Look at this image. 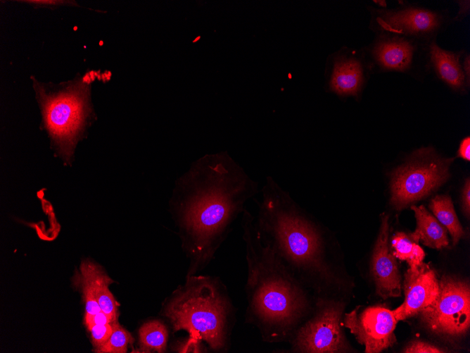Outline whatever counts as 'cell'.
Listing matches in <instances>:
<instances>
[{
    "label": "cell",
    "mask_w": 470,
    "mask_h": 353,
    "mask_svg": "<svg viewBox=\"0 0 470 353\" xmlns=\"http://www.w3.org/2000/svg\"><path fill=\"white\" fill-rule=\"evenodd\" d=\"M444 19L438 11L416 6L376 9L374 16V25L382 34L413 40L434 36L443 27Z\"/></svg>",
    "instance_id": "obj_10"
},
{
    "label": "cell",
    "mask_w": 470,
    "mask_h": 353,
    "mask_svg": "<svg viewBox=\"0 0 470 353\" xmlns=\"http://www.w3.org/2000/svg\"><path fill=\"white\" fill-rule=\"evenodd\" d=\"M398 321L393 311L380 306L361 309L360 306L344 315L343 327L349 329L366 353H379L396 342L394 330Z\"/></svg>",
    "instance_id": "obj_9"
},
{
    "label": "cell",
    "mask_w": 470,
    "mask_h": 353,
    "mask_svg": "<svg viewBox=\"0 0 470 353\" xmlns=\"http://www.w3.org/2000/svg\"><path fill=\"white\" fill-rule=\"evenodd\" d=\"M462 209L467 218L470 213V181L468 178L465 182L462 193Z\"/></svg>",
    "instance_id": "obj_26"
},
{
    "label": "cell",
    "mask_w": 470,
    "mask_h": 353,
    "mask_svg": "<svg viewBox=\"0 0 470 353\" xmlns=\"http://www.w3.org/2000/svg\"><path fill=\"white\" fill-rule=\"evenodd\" d=\"M346 306L343 299L319 297L312 314L288 341L292 353L354 352L343 325Z\"/></svg>",
    "instance_id": "obj_5"
},
{
    "label": "cell",
    "mask_w": 470,
    "mask_h": 353,
    "mask_svg": "<svg viewBox=\"0 0 470 353\" xmlns=\"http://www.w3.org/2000/svg\"><path fill=\"white\" fill-rule=\"evenodd\" d=\"M87 329L90 332L93 345L97 349L104 345L110 337L113 331V322L93 325L87 327Z\"/></svg>",
    "instance_id": "obj_23"
},
{
    "label": "cell",
    "mask_w": 470,
    "mask_h": 353,
    "mask_svg": "<svg viewBox=\"0 0 470 353\" xmlns=\"http://www.w3.org/2000/svg\"><path fill=\"white\" fill-rule=\"evenodd\" d=\"M258 207L255 223L262 240L305 286L318 292L323 286L343 287V279L327 258L323 233L270 176Z\"/></svg>",
    "instance_id": "obj_3"
},
{
    "label": "cell",
    "mask_w": 470,
    "mask_h": 353,
    "mask_svg": "<svg viewBox=\"0 0 470 353\" xmlns=\"http://www.w3.org/2000/svg\"><path fill=\"white\" fill-rule=\"evenodd\" d=\"M462 69L466 80L467 84L470 83V57L469 54L465 56L462 63Z\"/></svg>",
    "instance_id": "obj_28"
},
{
    "label": "cell",
    "mask_w": 470,
    "mask_h": 353,
    "mask_svg": "<svg viewBox=\"0 0 470 353\" xmlns=\"http://www.w3.org/2000/svg\"><path fill=\"white\" fill-rule=\"evenodd\" d=\"M114 321H113L108 315L102 311L95 314L85 313L84 318V323L87 328L96 324H106Z\"/></svg>",
    "instance_id": "obj_25"
},
{
    "label": "cell",
    "mask_w": 470,
    "mask_h": 353,
    "mask_svg": "<svg viewBox=\"0 0 470 353\" xmlns=\"http://www.w3.org/2000/svg\"><path fill=\"white\" fill-rule=\"evenodd\" d=\"M439 287L436 272L427 264L423 262L414 269L409 268L403 283L405 300L393 310L396 320L403 321L418 314L436 299Z\"/></svg>",
    "instance_id": "obj_11"
},
{
    "label": "cell",
    "mask_w": 470,
    "mask_h": 353,
    "mask_svg": "<svg viewBox=\"0 0 470 353\" xmlns=\"http://www.w3.org/2000/svg\"><path fill=\"white\" fill-rule=\"evenodd\" d=\"M417 49L413 39L382 34L372 44L371 56L382 70L406 72L412 66Z\"/></svg>",
    "instance_id": "obj_13"
},
{
    "label": "cell",
    "mask_w": 470,
    "mask_h": 353,
    "mask_svg": "<svg viewBox=\"0 0 470 353\" xmlns=\"http://www.w3.org/2000/svg\"><path fill=\"white\" fill-rule=\"evenodd\" d=\"M364 82V69L357 58L343 56L335 61L330 79L333 92L343 96L355 95Z\"/></svg>",
    "instance_id": "obj_15"
},
{
    "label": "cell",
    "mask_w": 470,
    "mask_h": 353,
    "mask_svg": "<svg viewBox=\"0 0 470 353\" xmlns=\"http://www.w3.org/2000/svg\"><path fill=\"white\" fill-rule=\"evenodd\" d=\"M388 216L382 215L379 236L371 258V273L377 294L383 299L401 295V276L396 258L388 248Z\"/></svg>",
    "instance_id": "obj_12"
},
{
    "label": "cell",
    "mask_w": 470,
    "mask_h": 353,
    "mask_svg": "<svg viewBox=\"0 0 470 353\" xmlns=\"http://www.w3.org/2000/svg\"><path fill=\"white\" fill-rule=\"evenodd\" d=\"M88 89L85 84L76 82L47 94L37 86L45 125L65 159L72 154L88 114Z\"/></svg>",
    "instance_id": "obj_6"
},
{
    "label": "cell",
    "mask_w": 470,
    "mask_h": 353,
    "mask_svg": "<svg viewBox=\"0 0 470 353\" xmlns=\"http://www.w3.org/2000/svg\"><path fill=\"white\" fill-rule=\"evenodd\" d=\"M429 207L436 219L446 228L456 245L464 232L460 224L451 198L447 195L436 196L430 202Z\"/></svg>",
    "instance_id": "obj_18"
},
{
    "label": "cell",
    "mask_w": 470,
    "mask_h": 353,
    "mask_svg": "<svg viewBox=\"0 0 470 353\" xmlns=\"http://www.w3.org/2000/svg\"><path fill=\"white\" fill-rule=\"evenodd\" d=\"M241 225L248 271L246 321L258 329L262 341L288 342L312 314L315 302H312L308 288L262 240L255 217L246 209Z\"/></svg>",
    "instance_id": "obj_2"
},
{
    "label": "cell",
    "mask_w": 470,
    "mask_h": 353,
    "mask_svg": "<svg viewBox=\"0 0 470 353\" xmlns=\"http://www.w3.org/2000/svg\"><path fill=\"white\" fill-rule=\"evenodd\" d=\"M258 192V183L224 153L203 156L177 179L170 207L189 261L186 277L209 264Z\"/></svg>",
    "instance_id": "obj_1"
},
{
    "label": "cell",
    "mask_w": 470,
    "mask_h": 353,
    "mask_svg": "<svg viewBox=\"0 0 470 353\" xmlns=\"http://www.w3.org/2000/svg\"><path fill=\"white\" fill-rule=\"evenodd\" d=\"M458 156L464 160H470V137H466L462 140L458 149Z\"/></svg>",
    "instance_id": "obj_27"
},
{
    "label": "cell",
    "mask_w": 470,
    "mask_h": 353,
    "mask_svg": "<svg viewBox=\"0 0 470 353\" xmlns=\"http://www.w3.org/2000/svg\"><path fill=\"white\" fill-rule=\"evenodd\" d=\"M80 273V285L85 303L86 313L95 314L101 311V309L96 299L94 287L87 275L82 271Z\"/></svg>",
    "instance_id": "obj_22"
},
{
    "label": "cell",
    "mask_w": 470,
    "mask_h": 353,
    "mask_svg": "<svg viewBox=\"0 0 470 353\" xmlns=\"http://www.w3.org/2000/svg\"><path fill=\"white\" fill-rule=\"evenodd\" d=\"M404 353H442L447 352V350L437 347L431 343L421 341L413 340L402 349Z\"/></svg>",
    "instance_id": "obj_24"
},
{
    "label": "cell",
    "mask_w": 470,
    "mask_h": 353,
    "mask_svg": "<svg viewBox=\"0 0 470 353\" xmlns=\"http://www.w3.org/2000/svg\"><path fill=\"white\" fill-rule=\"evenodd\" d=\"M417 220V228L409 237L416 242L419 241L423 244L433 249H442L449 244L447 230L431 215L423 206L412 205Z\"/></svg>",
    "instance_id": "obj_16"
},
{
    "label": "cell",
    "mask_w": 470,
    "mask_h": 353,
    "mask_svg": "<svg viewBox=\"0 0 470 353\" xmlns=\"http://www.w3.org/2000/svg\"><path fill=\"white\" fill-rule=\"evenodd\" d=\"M431 66L438 78L455 91H464L467 84L460 61L462 54L445 50L434 41L428 45Z\"/></svg>",
    "instance_id": "obj_14"
},
{
    "label": "cell",
    "mask_w": 470,
    "mask_h": 353,
    "mask_svg": "<svg viewBox=\"0 0 470 353\" xmlns=\"http://www.w3.org/2000/svg\"><path fill=\"white\" fill-rule=\"evenodd\" d=\"M391 251L400 261H405L409 268L414 269L423 263L425 252L423 249L405 233H396L391 239Z\"/></svg>",
    "instance_id": "obj_20"
},
{
    "label": "cell",
    "mask_w": 470,
    "mask_h": 353,
    "mask_svg": "<svg viewBox=\"0 0 470 353\" xmlns=\"http://www.w3.org/2000/svg\"><path fill=\"white\" fill-rule=\"evenodd\" d=\"M436 299L418 314L431 333L448 338H460L470 327V288L465 280L451 276L439 280Z\"/></svg>",
    "instance_id": "obj_7"
},
{
    "label": "cell",
    "mask_w": 470,
    "mask_h": 353,
    "mask_svg": "<svg viewBox=\"0 0 470 353\" xmlns=\"http://www.w3.org/2000/svg\"><path fill=\"white\" fill-rule=\"evenodd\" d=\"M141 350L163 353L167 347L168 330L165 324L158 320L144 323L139 330Z\"/></svg>",
    "instance_id": "obj_19"
},
{
    "label": "cell",
    "mask_w": 470,
    "mask_h": 353,
    "mask_svg": "<svg viewBox=\"0 0 470 353\" xmlns=\"http://www.w3.org/2000/svg\"><path fill=\"white\" fill-rule=\"evenodd\" d=\"M80 271L85 273L91 282L101 311L113 321H118V304L108 288L113 280L99 266L91 261L82 262Z\"/></svg>",
    "instance_id": "obj_17"
},
{
    "label": "cell",
    "mask_w": 470,
    "mask_h": 353,
    "mask_svg": "<svg viewBox=\"0 0 470 353\" xmlns=\"http://www.w3.org/2000/svg\"><path fill=\"white\" fill-rule=\"evenodd\" d=\"M173 332L188 335L179 352H223L230 347L235 310L227 289L215 276L186 277L165 302L161 312Z\"/></svg>",
    "instance_id": "obj_4"
},
{
    "label": "cell",
    "mask_w": 470,
    "mask_h": 353,
    "mask_svg": "<svg viewBox=\"0 0 470 353\" xmlns=\"http://www.w3.org/2000/svg\"><path fill=\"white\" fill-rule=\"evenodd\" d=\"M408 164L399 168L391 181V203L401 210L421 199L448 178L450 160L437 157L431 149H423Z\"/></svg>",
    "instance_id": "obj_8"
},
{
    "label": "cell",
    "mask_w": 470,
    "mask_h": 353,
    "mask_svg": "<svg viewBox=\"0 0 470 353\" xmlns=\"http://www.w3.org/2000/svg\"><path fill=\"white\" fill-rule=\"evenodd\" d=\"M134 339L126 329L122 327L118 321L113 322V331L107 340L101 347L95 349L94 352L98 353H125L128 345L132 344Z\"/></svg>",
    "instance_id": "obj_21"
}]
</instances>
